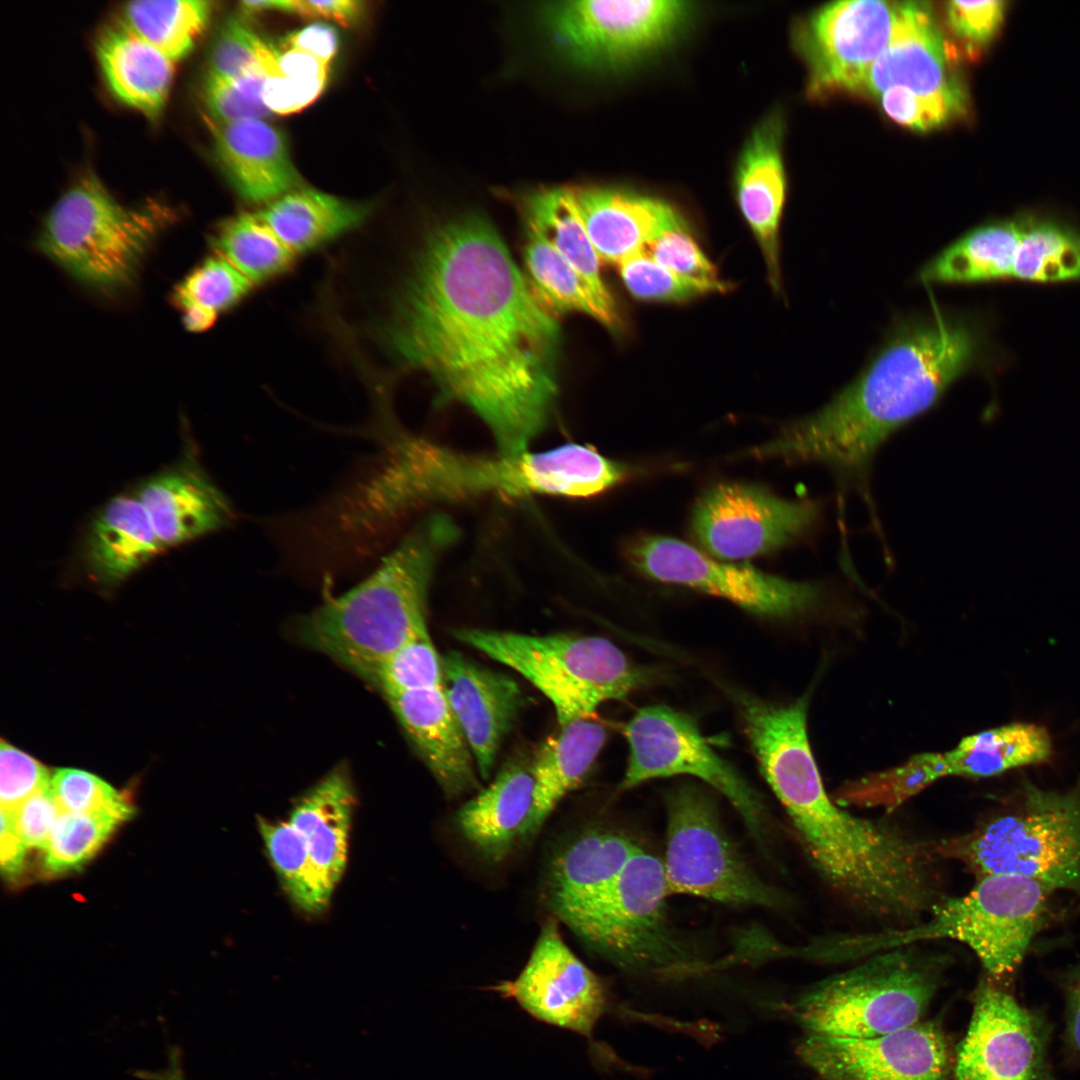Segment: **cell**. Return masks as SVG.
Segmentation results:
<instances>
[{"label": "cell", "mask_w": 1080, "mask_h": 1080, "mask_svg": "<svg viewBox=\"0 0 1080 1080\" xmlns=\"http://www.w3.org/2000/svg\"><path fill=\"white\" fill-rule=\"evenodd\" d=\"M382 328L402 364L471 408L502 454L526 452L557 394L559 327L484 218L436 228Z\"/></svg>", "instance_id": "1"}, {"label": "cell", "mask_w": 1080, "mask_h": 1080, "mask_svg": "<svg viewBox=\"0 0 1080 1080\" xmlns=\"http://www.w3.org/2000/svg\"><path fill=\"white\" fill-rule=\"evenodd\" d=\"M984 346L982 328L967 317L935 307L906 320L852 382L751 455L858 475L888 437L934 406L981 360Z\"/></svg>", "instance_id": "2"}, {"label": "cell", "mask_w": 1080, "mask_h": 1080, "mask_svg": "<svg viewBox=\"0 0 1080 1080\" xmlns=\"http://www.w3.org/2000/svg\"><path fill=\"white\" fill-rule=\"evenodd\" d=\"M386 442L384 462L342 505V520L349 531L376 527L417 504L486 493L588 497L631 473L626 465L579 444L487 457L462 454L405 434L390 432Z\"/></svg>", "instance_id": "3"}, {"label": "cell", "mask_w": 1080, "mask_h": 1080, "mask_svg": "<svg viewBox=\"0 0 1080 1080\" xmlns=\"http://www.w3.org/2000/svg\"><path fill=\"white\" fill-rule=\"evenodd\" d=\"M456 536L445 516L420 522L379 567L299 623L301 640L363 678L426 627L428 589L437 558Z\"/></svg>", "instance_id": "4"}, {"label": "cell", "mask_w": 1080, "mask_h": 1080, "mask_svg": "<svg viewBox=\"0 0 1080 1080\" xmlns=\"http://www.w3.org/2000/svg\"><path fill=\"white\" fill-rule=\"evenodd\" d=\"M809 987L794 1006L807 1033L868 1038L921 1021L940 988L948 959L904 946L871 955Z\"/></svg>", "instance_id": "5"}, {"label": "cell", "mask_w": 1080, "mask_h": 1080, "mask_svg": "<svg viewBox=\"0 0 1080 1080\" xmlns=\"http://www.w3.org/2000/svg\"><path fill=\"white\" fill-rule=\"evenodd\" d=\"M936 849L977 879L1017 875L1080 895V784L1065 792L1026 784L1014 807Z\"/></svg>", "instance_id": "6"}, {"label": "cell", "mask_w": 1080, "mask_h": 1080, "mask_svg": "<svg viewBox=\"0 0 1080 1080\" xmlns=\"http://www.w3.org/2000/svg\"><path fill=\"white\" fill-rule=\"evenodd\" d=\"M977 880L968 894L943 898L914 925L861 933L859 950L869 956L925 941L954 940L967 945L989 978L999 981L1017 968L1043 927L1051 891L1017 875Z\"/></svg>", "instance_id": "7"}, {"label": "cell", "mask_w": 1080, "mask_h": 1080, "mask_svg": "<svg viewBox=\"0 0 1080 1080\" xmlns=\"http://www.w3.org/2000/svg\"><path fill=\"white\" fill-rule=\"evenodd\" d=\"M456 639L517 671L553 704L560 727L590 719L597 707L647 680L612 642L568 634L527 635L462 628Z\"/></svg>", "instance_id": "8"}, {"label": "cell", "mask_w": 1080, "mask_h": 1080, "mask_svg": "<svg viewBox=\"0 0 1080 1080\" xmlns=\"http://www.w3.org/2000/svg\"><path fill=\"white\" fill-rule=\"evenodd\" d=\"M165 216L160 207L123 206L88 174L53 205L39 247L79 282L113 291L133 280Z\"/></svg>", "instance_id": "9"}, {"label": "cell", "mask_w": 1080, "mask_h": 1080, "mask_svg": "<svg viewBox=\"0 0 1080 1080\" xmlns=\"http://www.w3.org/2000/svg\"><path fill=\"white\" fill-rule=\"evenodd\" d=\"M926 2H899L891 38L871 66L862 92L897 123L918 131L967 111V93Z\"/></svg>", "instance_id": "10"}, {"label": "cell", "mask_w": 1080, "mask_h": 1080, "mask_svg": "<svg viewBox=\"0 0 1080 1080\" xmlns=\"http://www.w3.org/2000/svg\"><path fill=\"white\" fill-rule=\"evenodd\" d=\"M668 891L734 906L776 908L783 895L754 872L723 826L711 796L693 784L666 794Z\"/></svg>", "instance_id": "11"}, {"label": "cell", "mask_w": 1080, "mask_h": 1080, "mask_svg": "<svg viewBox=\"0 0 1080 1080\" xmlns=\"http://www.w3.org/2000/svg\"><path fill=\"white\" fill-rule=\"evenodd\" d=\"M669 895L662 859L640 845L577 936L624 969H686L695 951L669 918Z\"/></svg>", "instance_id": "12"}, {"label": "cell", "mask_w": 1080, "mask_h": 1080, "mask_svg": "<svg viewBox=\"0 0 1080 1080\" xmlns=\"http://www.w3.org/2000/svg\"><path fill=\"white\" fill-rule=\"evenodd\" d=\"M678 0L550 3L541 18L560 52L589 69H617L670 42L691 13Z\"/></svg>", "instance_id": "13"}, {"label": "cell", "mask_w": 1080, "mask_h": 1080, "mask_svg": "<svg viewBox=\"0 0 1080 1080\" xmlns=\"http://www.w3.org/2000/svg\"><path fill=\"white\" fill-rule=\"evenodd\" d=\"M629 746L622 789L655 778L690 775L720 792L763 843L767 814L749 783L705 741L695 721L665 705L639 709L624 728Z\"/></svg>", "instance_id": "14"}, {"label": "cell", "mask_w": 1080, "mask_h": 1080, "mask_svg": "<svg viewBox=\"0 0 1080 1080\" xmlns=\"http://www.w3.org/2000/svg\"><path fill=\"white\" fill-rule=\"evenodd\" d=\"M627 556L652 579L718 596L760 616L805 615L824 600L818 584L783 579L746 564L720 562L675 538L637 537L628 546Z\"/></svg>", "instance_id": "15"}, {"label": "cell", "mask_w": 1080, "mask_h": 1080, "mask_svg": "<svg viewBox=\"0 0 1080 1080\" xmlns=\"http://www.w3.org/2000/svg\"><path fill=\"white\" fill-rule=\"evenodd\" d=\"M971 1019L956 1048L955 1080H1057L1049 1063L1050 1026L990 978L973 993Z\"/></svg>", "instance_id": "16"}, {"label": "cell", "mask_w": 1080, "mask_h": 1080, "mask_svg": "<svg viewBox=\"0 0 1080 1080\" xmlns=\"http://www.w3.org/2000/svg\"><path fill=\"white\" fill-rule=\"evenodd\" d=\"M818 513L810 501L784 499L753 484L724 483L697 501L691 531L712 556L740 560L795 541L814 525Z\"/></svg>", "instance_id": "17"}, {"label": "cell", "mask_w": 1080, "mask_h": 1080, "mask_svg": "<svg viewBox=\"0 0 1080 1080\" xmlns=\"http://www.w3.org/2000/svg\"><path fill=\"white\" fill-rule=\"evenodd\" d=\"M899 2L846 0L815 11L797 32V47L814 94L862 91L866 76L887 46Z\"/></svg>", "instance_id": "18"}, {"label": "cell", "mask_w": 1080, "mask_h": 1080, "mask_svg": "<svg viewBox=\"0 0 1080 1080\" xmlns=\"http://www.w3.org/2000/svg\"><path fill=\"white\" fill-rule=\"evenodd\" d=\"M798 1053L823 1080H948L954 1064L930 1021L868 1038L807 1033Z\"/></svg>", "instance_id": "19"}, {"label": "cell", "mask_w": 1080, "mask_h": 1080, "mask_svg": "<svg viewBox=\"0 0 1080 1080\" xmlns=\"http://www.w3.org/2000/svg\"><path fill=\"white\" fill-rule=\"evenodd\" d=\"M497 990L535 1019L582 1035L591 1033L606 1004L601 981L567 946L553 916L517 978Z\"/></svg>", "instance_id": "20"}, {"label": "cell", "mask_w": 1080, "mask_h": 1080, "mask_svg": "<svg viewBox=\"0 0 1080 1080\" xmlns=\"http://www.w3.org/2000/svg\"><path fill=\"white\" fill-rule=\"evenodd\" d=\"M639 846L628 834L600 826L565 843L549 861L542 888L552 916L578 935Z\"/></svg>", "instance_id": "21"}, {"label": "cell", "mask_w": 1080, "mask_h": 1080, "mask_svg": "<svg viewBox=\"0 0 1080 1080\" xmlns=\"http://www.w3.org/2000/svg\"><path fill=\"white\" fill-rule=\"evenodd\" d=\"M443 689L473 753L478 771L487 779L504 737L523 704L518 684L461 653L442 657Z\"/></svg>", "instance_id": "22"}, {"label": "cell", "mask_w": 1080, "mask_h": 1080, "mask_svg": "<svg viewBox=\"0 0 1080 1080\" xmlns=\"http://www.w3.org/2000/svg\"><path fill=\"white\" fill-rule=\"evenodd\" d=\"M163 548L175 547L227 526L230 502L192 450L135 489Z\"/></svg>", "instance_id": "23"}, {"label": "cell", "mask_w": 1080, "mask_h": 1080, "mask_svg": "<svg viewBox=\"0 0 1080 1080\" xmlns=\"http://www.w3.org/2000/svg\"><path fill=\"white\" fill-rule=\"evenodd\" d=\"M783 130L777 113L762 119L743 146L734 176L737 205L758 242L775 292L781 284L779 227L786 194Z\"/></svg>", "instance_id": "24"}, {"label": "cell", "mask_w": 1080, "mask_h": 1080, "mask_svg": "<svg viewBox=\"0 0 1080 1080\" xmlns=\"http://www.w3.org/2000/svg\"><path fill=\"white\" fill-rule=\"evenodd\" d=\"M385 699L447 797H459L478 789L473 753L443 687Z\"/></svg>", "instance_id": "25"}, {"label": "cell", "mask_w": 1080, "mask_h": 1080, "mask_svg": "<svg viewBox=\"0 0 1080 1080\" xmlns=\"http://www.w3.org/2000/svg\"><path fill=\"white\" fill-rule=\"evenodd\" d=\"M533 800L531 766L511 763L462 805L455 815L456 828L483 861L500 864L534 838Z\"/></svg>", "instance_id": "26"}, {"label": "cell", "mask_w": 1080, "mask_h": 1080, "mask_svg": "<svg viewBox=\"0 0 1080 1080\" xmlns=\"http://www.w3.org/2000/svg\"><path fill=\"white\" fill-rule=\"evenodd\" d=\"M214 150L233 188L248 202L269 204L301 187L284 134L266 120L217 124Z\"/></svg>", "instance_id": "27"}, {"label": "cell", "mask_w": 1080, "mask_h": 1080, "mask_svg": "<svg viewBox=\"0 0 1080 1080\" xmlns=\"http://www.w3.org/2000/svg\"><path fill=\"white\" fill-rule=\"evenodd\" d=\"M577 209L600 260L619 265L661 232L684 221L670 204L623 189H573Z\"/></svg>", "instance_id": "28"}, {"label": "cell", "mask_w": 1080, "mask_h": 1080, "mask_svg": "<svg viewBox=\"0 0 1080 1080\" xmlns=\"http://www.w3.org/2000/svg\"><path fill=\"white\" fill-rule=\"evenodd\" d=\"M164 551L135 492H125L109 499L91 518L80 559L94 582L114 587Z\"/></svg>", "instance_id": "29"}, {"label": "cell", "mask_w": 1080, "mask_h": 1080, "mask_svg": "<svg viewBox=\"0 0 1080 1080\" xmlns=\"http://www.w3.org/2000/svg\"><path fill=\"white\" fill-rule=\"evenodd\" d=\"M355 800L350 773L338 766L296 801L287 819L299 833L329 901L345 871Z\"/></svg>", "instance_id": "30"}, {"label": "cell", "mask_w": 1080, "mask_h": 1080, "mask_svg": "<svg viewBox=\"0 0 1080 1080\" xmlns=\"http://www.w3.org/2000/svg\"><path fill=\"white\" fill-rule=\"evenodd\" d=\"M96 52L113 95L147 118L157 120L168 99L176 62L122 21L104 29Z\"/></svg>", "instance_id": "31"}, {"label": "cell", "mask_w": 1080, "mask_h": 1080, "mask_svg": "<svg viewBox=\"0 0 1080 1080\" xmlns=\"http://www.w3.org/2000/svg\"><path fill=\"white\" fill-rule=\"evenodd\" d=\"M527 232L550 245L584 279L615 328L619 322L614 299L600 273V258L586 232L577 209L573 189L545 188L523 200Z\"/></svg>", "instance_id": "32"}, {"label": "cell", "mask_w": 1080, "mask_h": 1080, "mask_svg": "<svg viewBox=\"0 0 1080 1080\" xmlns=\"http://www.w3.org/2000/svg\"><path fill=\"white\" fill-rule=\"evenodd\" d=\"M606 737V730L600 723L580 719L560 727V731L541 746L531 766L534 837L560 801L582 783Z\"/></svg>", "instance_id": "33"}, {"label": "cell", "mask_w": 1080, "mask_h": 1080, "mask_svg": "<svg viewBox=\"0 0 1080 1080\" xmlns=\"http://www.w3.org/2000/svg\"><path fill=\"white\" fill-rule=\"evenodd\" d=\"M368 206L312 188L292 190L258 213L294 253L316 249L359 225Z\"/></svg>", "instance_id": "34"}, {"label": "cell", "mask_w": 1080, "mask_h": 1080, "mask_svg": "<svg viewBox=\"0 0 1080 1080\" xmlns=\"http://www.w3.org/2000/svg\"><path fill=\"white\" fill-rule=\"evenodd\" d=\"M1052 753L1048 731L1033 723H1011L964 737L938 752L940 777L985 778L1045 762Z\"/></svg>", "instance_id": "35"}, {"label": "cell", "mask_w": 1080, "mask_h": 1080, "mask_svg": "<svg viewBox=\"0 0 1080 1080\" xmlns=\"http://www.w3.org/2000/svg\"><path fill=\"white\" fill-rule=\"evenodd\" d=\"M1021 227L1020 215L974 228L926 263L918 280L926 284L1011 280L1012 254Z\"/></svg>", "instance_id": "36"}, {"label": "cell", "mask_w": 1080, "mask_h": 1080, "mask_svg": "<svg viewBox=\"0 0 1080 1080\" xmlns=\"http://www.w3.org/2000/svg\"><path fill=\"white\" fill-rule=\"evenodd\" d=\"M527 235L524 278L537 304L553 317L582 312L612 328L591 289L568 261L543 238Z\"/></svg>", "instance_id": "37"}, {"label": "cell", "mask_w": 1080, "mask_h": 1080, "mask_svg": "<svg viewBox=\"0 0 1080 1080\" xmlns=\"http://www.w3.org/2000/svg\"><path fill=\"white\" fill-rule=\"evenodd\" d=\"M211 12L210 1L141 0L126 3L120 21L177 62L190 53Z\"/></svg>", "instance_id": "38"}, {"label": "cell", "mask_w": 1080, "mask_h": 1080, "mask_svg": "<svg viewBox=\"0 0 1080 1080\" xmlns=\"http://www.w3.org/2000/svg\"><path fill=\"white\" fill-rule=\"evenodd\" d=\"M211 244L252 283L286 272L295 256L258 214L225 219L216 227Z\"/></svg>", "instance_id": "39"}, {"label": "cell", "mask_w": 1080, "mask_h": 1080, "mask_svg": "<svg viewBox=\"0 0 1080 1080\" xmlns=\"http://www.w3.org/2000/svg\"><path fill=\"white\" fill-rule=\"evenodd\" d=\"M258 830L282 889L301 911L317 914L329 900L321 891L303 841L288 820L259 818Z\"/></svg>", "instance_id": "40"}, {"label": "cell", "mask_w": 1080, "mask_h": 1080, "mask_svg": "<svg viewBox=\"0 0 1080 1080\" xmlns=\"http://www.w3.org/2000/svg\"><path fill=\"white\" fill-rule=\"evenodd\" d=\"M119 823L118 818L107 812H62L43 849L45 873L58 876L78 871L103 846Z\"/></svg>", "instance_id": "41"}, {"label": "cell", "mask_w": 1080, "mask_h": 1080, "mask_svg": "<svg viewBox=\"0 0 1080 1080\" xmlns=\"http://www.w3.org/2000/svg\"><path fill=\"white\" fill-rule=\"evenodd\" d=\"M362 679L379 690L384 698L440 688L443 687L442 657L426 631L380 661Z\"/></svg>", "instance_id": "42"}, {"label": "cell", "mask_w": 1080, "mask_h": 1080, "mask_svg": "<svg viewBox=\"0 0 1080 1080\" xmlns=\"http://www.w3.org/2000/svg\"><path fill=\"white\" fill-rule=\"evenodd\" d=\"M618 268L626 289L639 300L681 302L729 289V284L721 279L704 280L676 273L644 251L626 258Z\"/></svg>", "instance_id": "43"}, {"label": "cell", "mask_w": 1080, "mask_h": 1080, "mask_svg": "<svg viewBox=\"0 0 1080 1080\" xmlns=\"http://www.w3.org/2000/svg\"><path fill=\"white\" fill-rule=\"evenodd\" d=\"M252 282L225 258L205 259L175 287L172 300L181 310L197 307L218 315L247 296Z\"/></svg>", "instance_id": "44"}, {"label": "cell", "mask_w": 1080, "mask_h": 1080, "mask_svg": "<svg viewBox=\"0 0 1080 1080\" xmlns=\"http://www.w3.org/2000/svg\"><path fill=\"white\" fill-rule=\"evenodd\" d=\"M1066 254V237L1060 221L1024 215L1017 261L1012 280L1057 283Z\"/></svg>", "instance_id": "45"}, {"label": "cell", "mask_w": 1080, "mask_h": 1080, "mask_svg": "<svg viewBox=\"0 0 1080 1080\" xmlns=\"http://www.w3.org/2000/svg\"><path fill=\"white\" fill-rule=\"evenodd\" d=\"M277 48L263 40L240 18L228 19L211 47L207 76L232 79L265 67L270 73Z\"/></svg>", "instance_id": "46"}, {"label": "cell", "mask_w": 1080, "mask_h": 1080, "mask_svg": "<svg viewBox=\"0 0 1080 1080\" xmlns=\"http://www.w3.org/2000/svg\"><path fill=\"white\" fill-rule=\"evenodd\" d=\"M51 789L62 812H107L121 822L134 814V806L123 793L89 772L62 768L51 778Z\"/></svg>", "instance_id": "47"}, {"label": "cell", "mask_w": 1080, "mask_h": 1080, "mask_svg": "<svg viewBox=\"0 0 1080 1080\" xmlns=\"http://www.w3.org/2000/svg\"><path fill=\"white\" fill-rule=\"evenodd\" d=\"M268 75L267 68L260 67L232 79L206 76L204 99L209 114L217 124L265 120L272 114L263 101Z\"/></svg>", "instance_id": "48"}, {"label": "cell", "mask_w": 1080, "mask_h": 1080, "mask_svg": "<svg viewBox=\"0 0 1080 1080\" xmlns=\"http://www.w3.org/2000/svg\"><path fill=\"white\" fill-rule=\"evenodd\" d=\"M643 251L676 273L704 280H720L716 266L693 238L685 220L661 232Z\"/></svg>", "instance_id": "49"}, {"label": "cell", "mask_w": 1080, "mask_h": 1080, "mask_svg": "<svg viewBox=\"0 0 1080 1080\" xmlns=\"http://www.w3.org/2000/svg\"><path fill=\"white\" fill-rule=\"evenodd\" d=\"M51 786L46 766L11 744L1 741V809L13 811L35 793Z\"/></svg>", "instance_id": "50"}, {"label": "cell", "mask_w": 1080, "mask_h": 1080, "mask_svg": "<svg viewBox=\"0 0 1080 1080\" xmlns=\"http://www.w3.org/2000/svg\"><path fill=\"white\" fill-rule=\"evenodd\" d=\"M1006 10L1001 0L949 1L945 11L953 32L962 40L984 45L998 31Z\"/></svg>", "instance_id": "51"}, {"label": "cell", "mask_w": 1080, "mask_h": 1080, "mask_svg": "<svg viewBox=\"0 0 1080 1080\" xmlns=\"http://www.w3.org/2000/svg\"><path fill=\"white\" fill-rule=\"evenodd\" d=\"M9 812L14 828L24 845L27 848L42 850L62 813L51 786L35 793Z\"/></svg>", "instance_id": "52"}, {"label": "cell", "mask_w": 1080, "mask_h": 1080, "mask_svg": "<svg viewBox=\"0 0 1080 1080\" xmlns=\"http://www.w3.org/2000/svg\"><path fill=\"white\" fill-rule=\"evenodd\" d=\"M326 84L297 81L283 75L269 74L263 88V101L272 114L287 115L313 103Z\"/></svg>", "instance_id": "53"}, {"label": "cell", "mask_w": 1080, "mask_h": 1080, "mask_svg": "<svg viewBox=\"0 0 1080 1080\" xmlns=\"http://www.w3.org/2000/svg\"><path fill=\"white\" fill-rule=\"evenodd\" d=\"M281 45L284 49H297L330 64L337 53L339 39L331 25L314 23L288 33Z\"/></svg>", "instance_id": "54"}, {"label": "cell", "mask_w": 1080, "mask_h": 1080, "mask_svg": "<svg viewBox=\"0 0 1080 1080\" xmlns=\"http://www.w3.org/2000/svg\"><path fill=\"white\" fill-rule=\"evenodd\" d=\"M280 11L307 17H321L336 21L342 25H351L360 17L363 11V3L352 0H288L281 1Z\"/></svg>", "instance_id": "55"}, {"label": "cell", "mask_w": 1080, "mask_h": 1080, "mask_svg": "<svg viewBox=\"0 0 1080 1080\" xmlns=\"http://www.w3.org/2000/svg\"><path fill=\"white\" fill-rule=\"evenodd\" d=\"M329 64L297 49H277L272 73L310 83L327 82ZM271 73V74H272Z\"/></svg>", "instance_id": "56"}, {"label": "cell", "mask_w": 1080, "mask_h": 1080, "mask_svg": "<svg viewBox=\"0 0 1080 1080\" xmlns=\"http://www.w3.org/2000/svg\"><path fill=\"white\" fill-rule=\"evenodd\" d=\"M1065 996V1042L1080 1060V962L1069 969L1062 981Z\"/></svg>", "instance_id": "57"}, {"label": "cell", "mask_w": 1080, "mask_h": 1080, "mask_svg": "<svg viewBox=\"0 0 1080 1080\" xmlns=\"http://www.w3.org/2000/svg\"><path fill=\"white\" fill-rule=\"evenodd\" d=\"M0 858L3 874L10 879L18 876L24 868L27 847L16 832L11 813L1 809Z\"/></svg>", "instance_id": "58"}, {"label": "cell", "mask_w": 1080, "mask_h": 1080, "mask_svg": "<svg viewBox=\"0 0 1080 1080\" xmlns=\"http://www.w3.org/2000/svg\"><path fill=\"white\" fill-rule=\"evenodd\" d=\"M134 1075L142 1080H186L182 1053L177 1046H171L167 1053L166 1067L156 1070H137Z\"/></svg>", "instance_id": "59"}, {"label": "cell", "mask_w": 1080, "mask_h": 1080, "mask_svg": "<svg viewBox=\"0 0 1080 1080\" xmlns=\"http://www.w3.org/2000/svg\"><path fill=\"white\" fill-rule=\"evenodd\" d=\"M184 326L192 332H202L210 328L216 321L217 315L207 310L188 307L182 310Z\"/></svg>", "instance_id": "60"}]
</instances>
